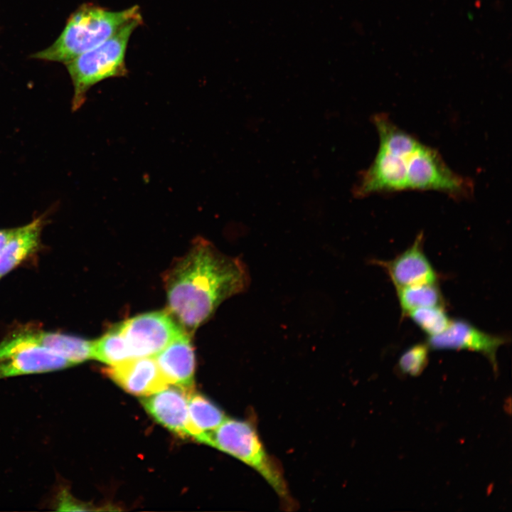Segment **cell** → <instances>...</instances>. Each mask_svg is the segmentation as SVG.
<instances>
[{"label": "cell", "instance_id": "cell-20", "mask_svg": "<svg viewBox=\"0 0 512 512\" xmlns=\"http://www.w3.org/2000/svg\"><path fill=\"white\" fill-rule=\"evenodd\" d=\"M427 343L415 344L405 350L398 360V368L405 375L417 376L425 368L429 355Z\"/></svg>", "mask_w": 512, "mask_h": 512}, {"label": "cell", "instance_id": "cell-12", "mask_svg": "<svg viewBox=\"0 0 512 512\" xmlns=\"http://www.w3.org/2000/svg\"><path fill=\"white\" fill-rule=\"evenodd\" d=\"M193 389L169 385L142 400L147 412L160 425L183 438L188 431V397Z\"/></svg>", "mask_w": 512, "mask_h": 512}, {"label": "cell", "instance_id": "cell-11", "mask_svg": "<svg viewBox=\"0 0 512 512\" xmlns=\"http://www.w3.org/2000/svg\"><path fill=\"white\" fill-rule=\"evenodd\" d=\"M423 234H419L406 250L390 260H375L388 274L395 288L420 283L437 282V274L423 250Z\"/></svg>", "mask_w": 512, "mask_h": 512}, {"label": "cell", "instance_id": "cell-21", "mask_svg": "<svg viewBox=\"0 0 512 512\" xmlns=\"http://www.w3.org/2000/svg\"><path fill=\"white\" fill-rule=\"evenodd\" d=\"M57 506L60 511H88L85 504L80 503L68 494L67 491L63 490L58 498Z\"/></svg>", "mask_w": 512, "mask_h": 512}, {"label": "cell", "instance_id": "cell-3", "mask_svg": "<svg viewBox=\"0 0 512 512\" xmlns=\"http://www.w3.org/2000/svg\"><path fill=\"white\" fill-rule=\"evenodd\" d=\"M142 23V16L129 21L112 37L65 64L74 87V111L85 102L86 95L92 86L104 80L127 74L125 55L128 43L134 31Z\"/></svg>", "mask_w": 512, "mask_h": 512}, {"label": "cell", "instance_id": "cell-7", "mask_svg": "<svg viewBox=\"0 0 512 512\" xmlns=\"http://www.w3.org/2000/svg\"><path fill=\"white\" fill-rule=\"evenodd\" d=\"M36 346L55 353L73 366L92 358V341L64 334L35 329L13 332L0 342V356L11 349Z\"/></svg>", "mask_w": 512, "mask_h": 512}, {"label": "cell", "instance_id": "cell-9", "mask_svg": "<svg viewBox=\"0 0 512 512\" xmlns=\"http://www.w3.org/2000/svg\"><path fill=\"white\" fill-rule=\"evenodd\" d=\"M410 154L399 155L379 147L373 161L356 184L353 194L362 198L375 193L407 190V158Z\"/></svg>", "mask_w": 512, "mask_h": 512}, {"label": "cell", "instance_id": "cell-5", "mask_svg": "<svg viewBox=\"0 0 512 512\" xmlns=\"http://www.w3.org/2000/svg\"><path fill=\"white\" fill-rule=\"evenodd\" d=\"M407 189L444 192L455 198L472 193V182L458 175L432 148L423 144L407 158Z\"/></svg>", "mask_w": 512, "mask_h": 512}, {"label": "cell", "instance_id": "cell-10", "mask_svg": "<svg viewBox=\"0 0 512 512\" xmlns=\"http://www.w3.org/2000/svg\"><path fill=\"white\" fill-rule=\"evenodd\" d=\"M107 376L127 393L148 396L169 385L154 357H139L110 366Z\"/></svg>", "mask_w": 512, "mask_h": 512}, {"label": "cell", "instance_id": "cell-16", "mask_svg": "<svg viewBox=\"0 0 512 512\" xmlns=\"http://www.w3.org/2000/svg\"><path fill=\"white\" fill-rule=\"evenodd\" d=\"M188 415L189 438L203 444L207 436L226 418L215 404L193 390L188 393Z\"/></svg>", "mask_w": 512, "mask_h": 512}, {"label": "cell", "instance_id": "cell-15", "mask_svg": "<svg viewBox=\"0 0 512 512\" xmlns=\"http://www.w3.org/2000/svg\"><path fill=\"white\" fill-rule=\"evenodd\" d=\"M43 219L16 228L12 237L0 252V277L18 266L38 247L43 227Z\"/></svg>", "mask_w": 512, "mask_h": 512}, {"label": "cell", "instance_id": "cell-2", "mask_svg": "<svg viewBox=\"0 0 512 512\" xmlns=\"http://www.w3.org/2000/svg\"><path fill=\"white\" fill-rule=\"evenodd\" d=\"M140 16L139 7L136 5L121 11H112L85 4L71 14L56 41L47 48L33 54V58L66 64L104 43L129 21Z\"/></svg>", "mask_w": 512, "mask_h": 512}, {"label": "cell", "instance_id": "cell-1", "mask_svg": "<svg viewBox=\"0 0 512 512\" xmlns=\"http://www.w3.org/2000/svg\"><path fill=\"white\" fill-rule=\"evenodd\" d=\"M249 282L240 259L199 240L166 274L167 311L186 332H193L224 300L244 292Z\"/></svg>", "mask_w": 512, "mask_h": 512}, {"label": "cell", "instance_id": "cell-14", "mask_svg": "<svg viewBox=\"0 0 512 512\" xmlns=\"http://www.w3.org/2000/svg\"><path fill=\"white\" fill-rule=\"evenodd\" d=\"M154 358L169 384L193 389L195 356L188 333L175 338Z\"/></svg>", "mask_w": 512, "mask_h": 512}, {"label": "cell", "instance_id": "cell-19", "mask_svg": "<svg viewBox=\"0 0 512 512\" xmlns=\"http://www.w3.org/2000/svg\"><path fill=\"white\" fill-rule=\"evenodd\" d=\"M406 316L428 336L442 333L449 325V318L443 305L427 306L414 309Z\"/></svg>", "mask_w": 512, "mask_h": 512}, {"label": "cell", "instance_id": "cell-13", "mask_svg": "<svg viewBox=\"0 0 512 512\" xmlns=\"http://www.w3.org/2000/svg\"><path fill=\"white\" fill-rule=\"evenodd\" d=\"M73 365L65 358L36 346H22L0 356V379L52 372Z\"/></svg>", "mask_w": 512, "mask_h": 512}, {"label": "cell", "instance_id": "cell-22", "mask_svg": "<svg viewBox=\"0 0 512 512\" xmlns=\"http://www.w3.org/2000/svg\"><path fill=\"white\" fill-rule=\"evenodd\" d=\"M15 228L0 229V252L12 237Z\"/></svg>", "mask_w": 512, "mask_h": 512}, {"label": "cell", "instance_id": "cell-8", "mask_svg": "<svg viewBox=\"0 0 512 512\" xmlns=\"http://www.w3.org/2000/svg\"><path fill=\"white\" fill-rule=\"evenodd\" d=\"M506 342L505 337L485 332L464 319H452L442 333L428 336L426 341L434 350H466L481 353L496 371L497 351Z\"/></svg>", "mask_w": 512, "mask_h": 512}, {"label": "cell", "instance_id": "cell-6", "mask_svg": "<svg viewBox=\"0 0 512 512\" xmlns=\"http://www.w3.org/2000/svg\"><path fill=\"white\" fill-rule=\"evenodd\" d=\"M118 326L132 358L154 357L186 332L168 311L140 314Z\"/></svg>", "mask_w": 512, "mask_h": 512}, {"label": "cell", "instance_id": "cell-23", "mask_svg": "<svg viewBox=\"0 0 512 512\" xmlns=\"http://www.w3.org/2000/svg\"><path fill=\"white\" fill-rule=\"evenodd\" d=\"M1 278V277H0Z\"/></svg>", "mask_w": 512, "mask_h": 512}, {"label": "cell", "instance_id": "cell-4", "mask_svg": "<svg viewBox=\"0 0 512 512\" xmlns=\"http://www.w3.org/2000/svg\"><path fill=\"white\" fill-rule=\"evenodd\" d=\"M233 456L254 469L277 494L289 501V493L279 466L268 455L250 421L226 417L206 437L205 443Z\"/></svg>", "mask_w": 512, "mask_h": 512}, {"label": "cell", "instance_id": "cell-17", "mask_svg": "<svg viewBox=\"0 0 512 512\" xmlns=\"http://www.w3.org/2000/svg\"><path fill=\"white\" fill-rule=\"evenodd\" d=\"M403 316L422 307L443 305V298L436 283H420L396 288Z\"/></svg>", "mask_w": 512, "mask_h": 512}, {"label": "cell", "instance_id": "cell-18", "mask_svg": "<svg viewBox=\"0 0 512 512\" xmlns=\"http://www.w3.org/2000/svg\"><path fill=\"white\" fill-rule=\"evenodd\" d=\"M92 358L110 366L132 359L118 325L92 341Z\"/></svg>", "mask_w": 512, "mask_h": 512}]
</instances>
